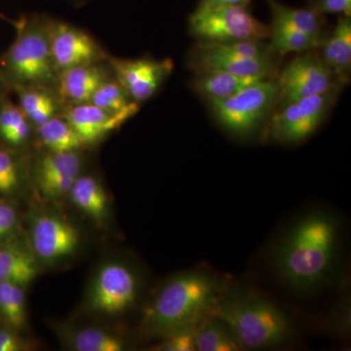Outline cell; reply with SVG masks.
<instances>
[{
    "label": "cell",
    "instance_id": "obj_36",
    "mask_svg": "<svg viewBox=\"0 0 351 351\" xmlns=\"http://www.w3.org/2000/svg\"><path fill=\"white\" fill-rule=\"evenodd\" d=\"M11 94H12V92H11L10 88L7 85L3 76L0 73V101L6 98V97L10 96Z\"/></svg>",
    "mask_w": 351,
    "mask_h": 351
},
{
    "label": "cell",
    "instance_id": "obj_22",
    "mask_svg": "<svg viewBox=\"0 0 351 351\" xmlns=\"http://www.w3.org/2000/svg\"><path fill=\"white\" fill-rule=\"evenodd\" d=\"M320 48V56L328 68L331 69L339 85L348 82L351 68L350 16L341 15L331 36H327Z\"/></svg>",
    "mask_w": 351,
    "mask_h": 351
},
{
    "label": "cell",
    "instance_id": "obj_20",
    "mask_svg": "<svg viewBox=\"0 0 351 351\" xmlns=\"http://www.w3.org/2000/svg\"><path fill=\"white\" fill-rule=\"evenodd\" d=\"M31 154L0 143V197L16 201L32 191Z\"/></svg>",
    "mask_w": 351,
    "mask_h": 351
},
{
    "label": "cell",
    "instance_id": "obj_26",
    "mask_svg": "<svg viewBox=\"0 0 351 351\" xmlns=\"http://www.w3.org/2000/svg\"><path fill=\"white\" fill-rule=\"evenodd\" d=\"M326 38L311 36L276 20H272L269 27L270 48L280 56L320 49Z\"/></svg>",
    "mask_w": 351,
    "mask_h": 351
},
{
    "label": "cell",
    "instance_id": "obj_28",
    "mask_svg": "<svg viewBox=\"0 0 351 351\" xmlns=\"http://www.w3.org/2000/svg\"><path fill=\"white\" fill-rule=\"evenodd\" d=\"M195 350L237 351L241 346L223 321L212 316L200 323L193 332Z\"/></svg>",
    "mask_w": 351,
    "mask_h": 351
},
{
    "label": "cell",
    "instance_id": "obj_8",
    "mask_svg": "<svg viewBox=\"0 0 351 351\" xmlns=\"http://www.w3.org/2000/svg\"><path fill=\"white\" fill-rule=\"evenodd\" d=\"M189 34L204 43H225L269 39V27L246 6L196 8L189 20Z\"/></svg>",
    "mask_w": 351,
    "mask_h": 351
},
{
    "label": "cell",
    "instance_id": "obj_13",
    "mask_svg": "<svg viewBox=\"0 0 351 351\" xmlns=\"http://www.w3.org/2000/svg\"><path fill=\"white\" fill-rule=\"evenodd\" d=\"M51 56L58 73L82 64L107 61L110 55L86 32L49 17Z\"/></svg>",
    "mask_w": 351,
    "mask_h": 351
},
{
    "label": "cell",
    "instance_id": "obj_37",
    "mask_svg": "<svg viewBox=\"0 0 351 351\" xmlns=\"http://www.w3.org/2000/svg\"><path fill=\"white\" fill-rule=\"evenodd\" d=\"M69 1L73 2V3L80 4H80L86 3L89 0H69Z\"/></svg>",
    "mask_w": 351,
    "mask_h": 351
},
{
    "label": "cell",
    "instance_id": "obj_4",
    "mask_svg": "<svg viewBox=\"0 0 351 351\" xmlns=\"http://www.w3.org/2000/svg\"><path fill=\"white\" fill-rule=\"evenodd\" d=\"M49 16L32 14L14 22L16 38L0 55V73L10 88L36 86L56 90L58 73L51 56Z\"/></svg>",
    "mask_w": 351,
    "mask_h": 351
},
{
    "label": "cell",
    "instance_id": "obj_16",
    "mask_svg": "<svg viewBox=\"0 0 351 351\" xmlns=\"http://www.w3.org/2000/svg\"><path fill=\"white\" fill-rule=\"evenodd\" d=\"M276 54H272L261 58H242L221 54L199 41L191 51L189 66L195 71L219 69L245 77L269 80L276 73Z\"/></svg>",
    "mask_w": 351,
    "mask_h": 351
},
{
    "label": "cell",
    "instance_id": "obj_1",
    "mask_svg": "<svg viewBox=\"0 0 351 351\" xmlns=\"http://www.w3.org/2000/svg\"><path fill=\"white\" fill-rule=\"evenodd\" d=\"M339 254V221L317 210L304 215L289 228L274 248L272 262L289 289L309 294L332 282Z\"/></svg>",
    "mask_w": 351,
    "mask_h": 351
},
{
    "label": "cell",
    "instance_id": "obj_17",
    "mask_svg": "<svg viewBox=\"0 0 351 351\" xmlns=\"http://www.w3.org/2000/svg\"><path fill=\"white\" fill-rule=\"evenodd\" d=\"M112 76L113 73L108 60L64 69L58 75V96L64 107L89 103L101 83Z\"/></svg>",
    "mask_w": 351,
    "mask_h": 351
},
{
    "label": "cell",
    "instance_id": "obj_32",
    "mask_svg": "<svg viewBox=\"0 0 351 351\" xmlns=\"http://www.w3.org/2000/svg\"><path fill=\"white\" fill-rule=\"evenodd\" d=\"M195 330L174 332L165 338L158 339V343L152 350L157 351H195Z\"/></svg>",
    "mask_w": 351,
    "mask_h": 351
},
{
    "label": "cell",
    "instance_id": "obj_27",
    "mask_svg": "<svg viewBox=\"0 0 351 351\" xmlns=\"http://www.w3.org/2000/svg\"><path fill=\"white\" fill-rule=\"evenodd\" d=\"M25 289L18 284L0 283V324L21 334L29 326Z\"/></svg>",
    "mask_w": 351,
    "mask_h": 351
},
{
    "label": "cell",
    "instance_id": "obj_18",
    "mask_svg": "<svg viewBox=\"0 0 351 351\" xmlns=\"http://www.w3.org/2000/svg\"><path fill=\"white\" fill-rule=\"evenodd\" d=\"M66 199L95 226L106 228L112 218V204L100 178L85 170L71 186Z\"/></svg>",
    "mask_w": 351,
    "mask_h": 351
},
{
    "label": "cell",
    "instance_id": "obj_30",
    "mask_svg": "<svg viewBox=\"0 0 351 351\" xmlns=\"http://www.w3.org/2000/svg\"><path fill=\"white\" fill-rule=\"evenodd\" d=\"M89 103L110 112H120L136 101L131 100L124 88L115 80L114 76H112L101 83Z\"/></svg>",
    "mask_w": 351,
    "mask_h": 351
},
{
    "label": "cell",
    "instance_id": "obj_15",
    "mask_svg": "<svg viewBox=\"0 0 351 351\" xmlns=\"http://www.w3.org/2000/svg\"><path fill=\"white\" fill-rule=\"evenodd\" d=\"M50 327L66 350L123 351L128 348V339L108 326L75 321H52Z\"/></svg>",
    "mask_w": 351,
    "mask_h": 351
},
{
    "label": "cell",
    "instance_id": "obj_25",
    "mask_svg": "<svg viewBox=\"0 0 351 351\" xmlns=\"http://www.w3.org/2000/svg\"><path fill=\"white\" fill-rule=\"evenodd\" d=\"M34 149L64 152L87 149L62 113L36 127Z\"/></svg>",
    "mask_w": 351,
    "mask_h": 351
},
{
    "label": "cell",
    "instance_id": "obj_21",
    "mask_svg": "<svg viewBox=\"0 0 351 351\" xmlns=\"http://www.w3.org/2000/svg\"><path fill=\"white\" fill-rule=\"evenodd\" d=\"M36 127L10 96L0 101V143L14 151L31 154Z\"/></svg>",
    "mask_w": 351,
    "mask_h": 351
},
{
    "label": "cell",
    "instance_id": "obj_11",
    "mask_svg": "<svg viewBox=\"0 0 351 351\" xmlns=\"http://www.w3.org/2000/svg\"><path fill=\"white\" fill-rule=\"evenodd\" d=\"M276 82L279 105L339 88L331 69L314 51L301 53V56L295 58L279 73Z\"/></svg>",
    "mask_w": 351,
    "mask_h": 351
},
{
    "label": "cell",
    "instance_id": "obj_31",
    "mask_svg": "<svg viewBox=\"0 0 351 351\" xmlns=\"http://www.w3.org/2000/svg\"><path fill=\"white\" fill-rule=\"evenodd\" d=\"M22 223L16 201L0 197V246L23 232Z\"/></svg>",
    "mask_w": 351,
    "mask_h": 351
},
{
    "label": "cell",
    "instance_id": "obj_10",
    "mask_svg": "<svg viewBox=\"0 0 351 351\" xmlns=\"http://www.w3.org/2000/svg\"><path fill=\"white\" fill-rule=\"evenodd\" d=\"M337 89L279 105L270 115L269 136L282 144H299L317 130L336 97Z\"/></svg>",
    "mask_w": 351,
    "mask_h": 351
},
{
    "label": "cell",
    "instance_id": "obj_24",
    "mask_svg": "<svg viewBox=\"0 0 351 351\" xmlns=\"http://www.w3.org/2000/svg\"><path fill=\"white\" fill-rule=\"evenodd\" d=\"M195 73L193 89L206 101L228 98L252 83L262 80L260 78L245 77L219 69H205Z\"/></svg>",
    "mask_w": 351,
    "mask_h": 351
},
{
    "label": "cell",
    "instance_id": "obj_3",
    "mask_svg": "<svg viewBox=\"0 0 351 351\" xmlns=\"http://www.w3.org/2000/svg\"><path fill=\"white\" fill-rule=\"evenodd\" d=\"M214 316L230 327L242 350L276 348L294 334L290 318L280 307L245 289L228 286L215 307Z\"/></svg>",
    "mask_w": 351,
    "mask_h": 351
},
{
    "label": "cell",
    "instance_id": "obj_34",
    "mask_svg": "<svg viewBox=\"0 0 351 351\" xmlns=\"http://www.w3.org/2000/svg\"><path fill=\"white\" fill-rule=\"evenodd\" d=\"M313 10L321 14L351 15V0H314Z\"/></svg>",
    "mask_w": 351,
    "mask_h": 351
},
{
    "label": "cell",
    "instance_id": "obj_19",
    "mask_svg": "<svg viewBox=\"0 0 351 351\" xmlns=\"http://www.w3.org/2000/svg\"><path fill=\"white\" fill-rule=\"evenodd\" d=\"M41 269L25 240L24 230L0 246V283H13L27 288Z\"/></svg>",
    "mask_w": 351,
    "mask_h": 351
},
{
    "label": "cell",
    "instance_id": "obj_12",
    "mask_svg": "<svg viewBox=\"0 0 351 351\" xmlns=\"http://www.w3.org/2000/svg\"><path fill=\"white\" fill-rule=\"evenodd\" d=\"M108 64L115 80L124 88L131 100L140 105L158 92L174 69V63L169 58L119 59L108 56Z\"/></svg>",
    "mask_w": 351,
    "mask_h": 351
},
{
    "label": "cell",
    "instance_id": "obj_14",
    "mask_svg": "<svg viewBox=\"0 0 351 351\" xmlns=\"http://www.w3.org/2000/svg\"><path fill=\"white\" fill-rule=\"evenodd\" d=\"M140 110V104L133 103L120 112H110L84 103L66 106L63 114L73 127L86 149L95 147L119 130Z\"/></svg>",
    "mask_w": 351,
    "mask_h": 351
},
{
    "label": "cell",
    "instance_id": "obj_33",
    "mask_svg": "<svg viewBox=\"0 0 351 351\" xmlns=\"http://www.w3.org/2000/svg\"><path fill=\"white\" fill-rule=\"evenodd\" d=\"M32 348L34 345L25 338L24 334L0 324V351H25Z\"/></svg>",
    "mask_w": 351,
    "mask_h": 351
},
{
    "label": "cell",
    "instance_id": "obj_38",
    "mask_svg": "<svg viewBox=\"0 0 351 351\" xmlns=\"http://www.w3.org/2000/svg\"><path fill=\"white\" fill-rule=\"evenodd\" d=\"M0 17H3V16H2L1 14H0Z\"/></svg>",
    "mask_w": 351,
    "mask_h": 351
},
{
    "label": "cell",
    "instance_id": "obj_6",
    "mask_svg": "<svg viewBox=\"0 0 351 351\" xmlns=\"http://www.w3.org/2000/svg\"><path fill=\"white\" fill-rule=\"evenodd\" d=\"M27 243L41 270L71 262L82 252L84 233L56 208L34 206L27 214L24 230Z\"/></svg>",
    "mask_w": 351,
    "mask_h": 351
},
{
    "label": "cell",
    "instance_id": "obj_23",
    "mask_svg": "<svg viewBox=\"0 0 351 351\" xmlns=\"http://www.w3.org/2000/svg\"><path fill=\"white\" fill-rule=\"evenodd\" d=\"M11 92L16 95L18 105L36 128L64 112L63 101L56 90L25 86L14 88Z\"/></svg>",
    "mask_w": 351,
    "mask_h": 351
},
{
    "label": "cell",
    "instance_id": "obj_2",
    "mask_svg": "<svg viewBox=\"0 0 351 351\" xmlns=\"http://www.w3.org/2000/svg\"><path fill=\"white\" fill-rule=\"evenodd\" d=\"M226 287L223 279L205 270H186L171 276L143 309L141 334L158 341L174 332L195 330L214 316Z\"/></svg>",
    "mask_w": 351,
    "mask_h": 351
},
{
    "label": "cell",
    "instance_id": "obj_5",
    "mask_svg": "<svg viewBox=\"0 0 351 351\" xmlns=\"http://www.w3.org/2000/svg\"><path fill=\"white\" fill-rule=\"evenodd\" d=\"M144 279L140 269L125 258H110L99 263L90 276L77 317L114 321L131 313L142 299Z\"/></svg>",
    "mask_w": 351,
    "mask_h": 351
},
{
    "label": "cell",
    "instance_id": "obj_7",
    "mask_svg": "<svg viewBox=\"0 0 351 351\" xmlns=\"http://www.w3.org/2000/svg\"><path fill=\"white\" fill-rule=\"evenodd\" d=\"M206 101L221 128L246 137L271 115L278 103V88L272 78L258 80L228 98Z\"/></svg>",
    "mask_w": 351,
    "mask_h": 351
},
{
    "label": "cell",
    "instance_id": "obj_35",
    "mask_svg": "<svg viewBox=\"0 0 351 351\" xmlns=\"http://www.w3.org/2000/svg\"><path fill=\"white\" fill-rule=\"evenodd\" d=\"M250 1L251 0H201L197 8L210 9L223 6H246Z\"/></svg>",
    "mask_w": 351,
    "mask_h": 351
},
{
    "label": "cell",
    "instance_id": "obj_29",
    "mask_svg": "<svg viewBox=\"0 0 351 351\" xmlns=\"http://www.w3.org/2000/svg\"><path fill=\"white\" fill-rule=\"evenodd\" d=\"M272 20L314 36L326 38L323 32L322 15L313 9H297L283 5L276 0H267Z\"/></svg>",
    "mask_w": 351,
    "mask_h": 351
},
{
    "label": "cell",
    "instance_id": "obj_9",
    "mask_svg": "<svg viewBox=\"0 0 351 351\" xmlns=\"http://www.w3.org/2000/svg\"><path fill=\"white\" fill-rule=\"evenodd\" d=\"M84 151L49 152L34 149L31 154L32 191L46 203L66 199L75 180L86 170Z\"/></svg>",
    "mask_w": 351,
    "mask_h": 351
}]
</instances>
